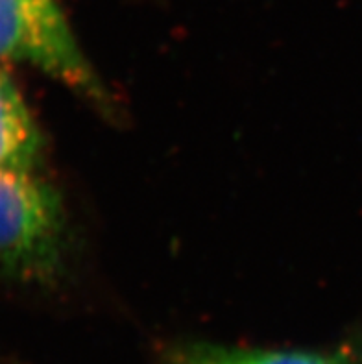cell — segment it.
<instances>
[{"label":"cell","mask_w":362,"mask_h":364,"mask_svg":"<svg viewBox=\"0 0 362 364\" xmlns=\"http://www.w3.org/2000/svg\"><path fill=\"white\" fill-rule=\"evenodd\" d=\"M43 159V135L23 95L0 70V168L36 172Z\"/></svg>","instance_id":"obj_4"},{"label":"cell","mask_w":362,"mask_h":364,"mask_svg":"<svg viewBox=\"0 0 362 364\" xmlns=\"http://www.w3.org/2000/svg\"><path fill=\"white\" fill-rule=\"evenodd\" d=\"M161 357L163 364H355L344 351L255 350L213 342H174Z\"/></svg>","instance_id":"obj_3"},{"label":"cell","mask_w":362,"mask_h":364,"mask_svg":"<svg viewBox=\"0 0 362 364\" xmlns=\"http://www.w3.org/2000/svg\"><path fill=\"white\" fill-rule=\"evenodd\" d=\"M0 61L30 65L113 113V98L58 0H0Z\"/></svg>","instance_id":"obj_2"},{"label":"cell","mask_w":362,"mask_h":364,"mask_svg":"<svg viewBox=\"0 0 362 364\" xmlns=\"http://www.w3.org/2000/svg\"><path fill=\"white\" fill-rule=\"evenodd\" d=\"M69 252L60 193L36 172L0 168V274L26 285H52Z\"/></svg>","instance_id":"obj_1"}]
</instances>
